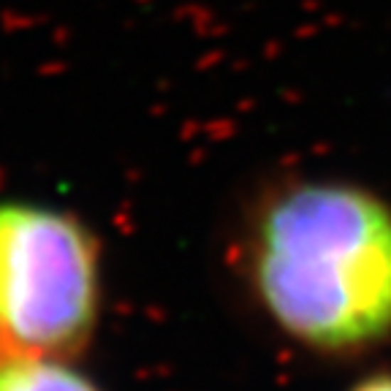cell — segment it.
<instances>
[{
	"mask_svg": "<svg viewBox=\"0 0 391 391\" xmlns=\"http://www.w3.org/2000/svg\"><path fill=\"white\" fill-rule=\"evenodd\" d=\"M256 280L283 329L316 348L391 331V212L348 185L283 196L258 234Z\"/></svg>",
	"mask_w": 391,
	"mask_h": 391,
	"instance_id": "cell-1",
	"label": "cell"
},
{
	"mask_svg": "<svg viewBox=\"0 0 391 391\" xmlns=\"http://www.w3.org/2000/svg\"><path fill=\"white\" fill-rule=\"evenodd\" d=\"M98 264L87 231L38 207H0V337L11 356H65L87 340Z\"/></svg>",
	"mask_w": 391,
	"mask_h": 391,
	"instance_id": "cell-2",
	"label": "cell"
},
{
	"mask_svg": "<svg viewBox=\"0 0 391 391\" xmlns=\"http://www.w3.org/2000/svg\"><path fill=\"white\" fill-rule=\"evenodd\" d=\"M0 391H95L82 375L41 356H16L0 364Z\"/></svg>",
	"mask_w": 391,
	"mask_h": 391,
	"instance_id": "cell-3",
	"label": "cell"
},
{
	"mask_svg": "<svg viewBox=\"0 0 391 391\" xmlns=\"http://www.w3.org/2000/svg\"><path fill=\"white\" fill-rule=\"evenodd\" d=\"M356 391H391V377H373V380H367V383H361Z\"/></svg>",
	"mask_w": 391,
	"mask_h": 391,
	"instance_id": "cell-4",
	"label": "cell"
},
{
	"mask_svg": "<svg viewBox=\"0 0 391 391\" xmlns=\"http://www.w3.org/2000/svg\"><path fill=\"white\" fill-rule=\"evenodd\" d=\"M9 359H14V356H11L9 346H6V343H3V337H0V364H3V361H9Z\"/></svg>",
	"mask_w": 391,
	"mask_h": 391,
	"instance_id": "cell-5",
	"label": "cell"
}]
</instances>
